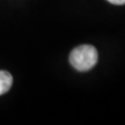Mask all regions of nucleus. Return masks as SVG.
Wrapping results in <instances>:
<instances>
[{"instance_id":"obj_1","label":"nucleus","mask_w":125,"mask_h":125,"mask_svg":"<svg viewBox=\"0 0 125 125\" xmlns=\"http://www.w3.org/2000/svg\"><path fill=\"white\" fill-rule=\"evenodd\" d=\"M68 60L76 71L87 72L93 68L98 60L97 50L93 45H79L71 51Z\"/></svg>"},{"instance_id":"obj_2","label":"nucleus","mask_w":125,"mask_h":125,"mask_svg":"<svg viewBox=\"0 0 125 125\" xmlns=\"http://www.w3.org/2000/svg\"><path fill=\"white\" fill-rule=\"evenodd\" d=\"M13 85V76L6 71H0V95H4Z\"/></svg>"},{"instance_id":"obj_3","label":"nucleus","mask_w":125,"mask_h":125,"mask_svg":"<svg viewBox=\"0 0 125 125\" xmlns=\"http://www.w3.org/2000/svg\"><path fill=\"white\" fill-rule=\"evenodd\" d=\"M108 1L114 5H124L125 4V0H108Z\"/></svg>"}]
</instances>
